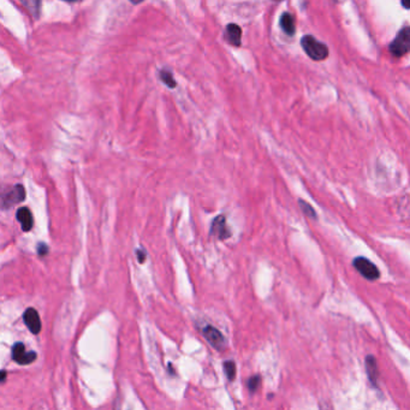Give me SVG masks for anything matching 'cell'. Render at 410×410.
Wrapping results in <instances>:
<instances>
[{"instance_id":"obj_1","label":"cell","mask_w":410,"mask_h":410,"mask_svg":"<svg viewBox=\"0 0 410 410\" xmlns=\"http://www.w3.org/2000/svg\"><path fill=\"white\" fill-rule=\"evenodd\" d=\"M24 199L25 190L23 185H0V208H11Z\"/></svg>"},{"instance_id":"obj_2","label":"cell","mask_w":410,"mask_h":410,"mask_svg":"<svg viewBox=\"0 0 410 410\" xmlns=\"http://www.w3.org/2000/svg\"><path fill=\"white\" fill-rule=\"evenodd\" d=\"M301 45H302L303 50L307 53V56L313 60L320 62L328 58V46L323 42L318 41L314 36L306 35L301 40Z\"/></svg>"},{"instance_id":"obj_3","label":"cell","mask_w":410,"mask_h":410,"mask_svg":"<svg viewBox=\"0 0 410 410\" xmlns=\"http://www.w3.org/2000/svg\"><path fill=\"white\" fill-rule=\"evenodd\" d=\"M352 266L356 268V271L363 278L368 280H377L379 279L380 272L377 266L363 256H357L352 260Z\"/></svg>"},{"instance_id":"obj_4","label":"cell","mask_w":410,"mask_h":410,"mask_svg":"<svg viewBox=\"0 0 410 410\" xmlns=\"http://www.w3.org/2000/svg\"><path fill=\"white\" fill-rule=\"evenodd\" d=\"M410 47V30L408 27L403 28L398 33L391 45H390V52L395 57H403L404 54L408 53Z\"/></svg>"},{"instance_id":"obj_5","label":"cell","mask_w":410,"mask_h":410,"mask_svg":"<svg viewBox=\"0 0 410 410\" xmlns=\"http://www.w3.org/2000/svg\"><path fill=\"white\" fill-rule=\"evenodd\" d=\"M203 337L207 339V342L213 346L217 350H224L226 348V338L224 337L222 332L219 329L214 328V326H206L202 331Z\"/></svg>"},{"instance_id":"obj_6","label":"cell","mask_w":410,"mask_h":410,"mask_svg":"<svg viewBox=\"0 0 410 410\" xmlns=\"http://www.w3.org/2000/svg\"><path fill=\"white\" fill-rule=\"evenodd\" d=\"M12 358L19 365H29L37 358L36 352L25 350L24 344L17 342L12 346Z\"/></svg>"},{"instance_id":"obj_7","label":"cell","mask_w":410,"mask_h":410,"mask_svg":"<svg viewBox=\"0 0 410 410\" xmlns=\"http://www.w3.org/2000/svg\"><path fill=\"white\" fill-rule=\"evenodd\" d=\"M211 235L216 236L219 240H226L231 236V231L226 225V219L224 216H218L212 223Z\"/></svg>"},{"instance_id":"obj_8","label":"cell","mask_w":410,"mask_h":410,"mask_svg":"<svg viewBox=\"0 0 410 410\" xmlns=\"http://www.w3.org/2000/svg\"><path fill=\"white\" fill-rule=\"evenodd\" d=\"M23 320H24L27 328L30 329L31 333H40V331H41V319H40L36 309L28 308L23 314Z\"/></svg>"},{"instance_id":"obj_9","label":"cell","mask_w":410,"mask_h":410,"mask_svg":"<svg viewBox=\"0 0 410 410\" xmlns=\"http://www.w3.org/2000/svg\"><path fill=\"white\" fill-rule=\"evenodd\" d=\"M225 36H226V41H228L230 45L236 46V47L241 46V37H242V30H241L240 25L234 24V23H230V24L226 27Z\"/></svg>"},{"instance_id":"obj_10","label":"cell","mask_w":410,"mask_h":410,"mask_svg":"<svg viewBox=\"0 0 410 410\" xmlns=\"http://www.w3.org/2000/svg\"><path fill=\"white\" fill-rule=\"evenodd\" d=\"M17 219L21 223L22 225V230L28 232L33 229L34 225V219H33V214L27 207H22L17 211Z\"/></svg>"},{"instance_id":"obj_11","label":"cell","mask_w":410,"mask_h":410,"mask_svg":"<svg viewBox=\"0 0 410 410\" xmlns=\"http://www.w3.org/2000/svg\"><path fill=\"white\" fill-rule=\"evenodd\" d=\"M366 369H367V375H368L369 380L374 386H377V381L378 377H379V373H378V366H377V360H375L374 356L369 355L366 358Z\"/></svg>"},{"instance_id":"obj_12","label":"cell","mask_w":410,"mask_h":410,"mask_svg":"<svg viewBox=\"0 0 410 410\" xmlns=\"http://www.w3.org/2000/svg\"><path fill=\"white\" fill-rule=\"evenodd\" d=\"M280 27L284 30V33L288 34L289 36H292L295 34V22L294 17L289 12L283 13L280 17Z\"/></svg>"},{"instance_id":"obj_13","label":"cell","mask_w":410,"mask_h":410,"mask_svg":"<svg viewBox=\"0 0 410 410\" xmlns=\"http://www.w3.org/2000/svg\"><path fill=\"white\" fill-rule=\"evenodd\" d=\"M23 6L29 11V13L34 18H37L40 16V6H41V0H21Z\"/></svg>"},{"instance_id":"obj_14","label":"cell","mask_w":410,"mask_h":410,"mask_svg":"<svg viewBox=\"0 0 410 410\" xmlns=\"http://www.w3.org/2000/svg\"><path fill=\"white\" fill-rule=\"evenodd\" d=\"M160 80L167 85L168 88H176L177 82L174 81L173 75H172L171 71L168 70H162L160 71Z\"/></svg>"},{"instance_id":"obj_15","label":"cell","mask_w":410,"mask_h":410,"mask_svg":"<svg viewBox=\"0 0 410 410\" xmlns=\"http://www.w3.org/2000/svg\"><path fill=\"white\" fill-rule=\"evenodd\" d=\"M224 371H225V374L229 380H234L235 377H236V365H235L234 361H226L224 363Z\"/></svg>"},{"instance_id":"obj_16","label":"cell","mask_w":410,"mask_h":410,"mask_svg":"<svg viewBox=\"0 0 410 410\" xmlns=\"http://www.w3.org/2000/svg\"><path fill=\"white\" fill-rule=\"evenodd\" d=\"M260 384H261L260 375H254V377L249 378V380H248V389H249V391H250L251 394H253V392H255V391H257V389H259Z\"/></svg>"},{"instance_id":"obj_17","label":"cell","mask_w":410,"mask_h":410,"mask_svg":"<svg viewBox=\"0 0 410 410\" xmlns=\"http://www.w3.org/2000/svg\"><path fill=\"white\" fill-rule=\"evenodd\" d=\"M298 203H300L301 208H302V211L305 212L306 216H308V217H311V218H315V217H317V213H315V211H314L313 208H312L311 205H308V203H307V202L302 201V200H300V201H298Z\"/></svg>"},{"instance_id":"obj_18","label":"cell","mask_w":410,"mask_h":410,"mask_svg":"<svg viewBox=\"0 0 410 410\" xmlns=\"http://www.w3.org/2000/svg\"><path fill=\"white\" fill-rule=\"evenodd\" d=\"M37 246H39V248H37V253H39L40 256H45V255L48 253V246L46 243H40Z\"/></svg>"},{"instance_id":"obj_19","label":"cell","mask_w":410,"mask_h":410,"mask_svg":"<svg viewBox=\"0 0 410 410\" xmlns=\"http://www.w3.org/2000/svg\"><path fill=\"white\" fill-rule=\"evenodd\" d=\"M136 254H137V257H139V261L140 262H145V260H146V251L145 250H142V249H139V250L136 251Z\"/></svg>"},{"instance_id":"obj_20","label":"cell","mask_w":410,"mask_h":410,"mask_svg":"<svg viewBox=\"0 0 410 410\" xmlns=\"http://www.w3.org/2000/svg\"><path fill=\"white\" fill-rule=\"evenodd\" d=\"M5 379H6V372L0 371V383H4Z\"/></svg>"},{"instance_id":"obj_21","label":"cell","mask_w":410,"mask_h":410,"mask_svg":"<svg viewBox=\"0 0 410 410\" xmlns=\"http://www.w3.org/2000/svg\"><path fill=\"white\" fill-rule=\"evenodd\" d=\"M402 4L404 8H409V5H408V0H402Z\"/></svg>"},{"instance_id":"obj_22","label":"cell","mask_w":410,"mask_h":410,"mask_svg":"<svg viewBox=\"0 0 410 410\" xmlns=\"http://www.w3.org/2000/svg\"><path fill=\"white\" fill-rule=\"evenodd\" d=\"M131 2H133V4H140V2H142L143 0H130Z\"/></svg>"},{"instance_id":"obj_23","label":"cell","mask_w":410,"mask_h":410,"mask_svg":"<svg viewBox=\"0 0 410 410\" xmlns=\"http://www.w3.org/2000/svg\"><path fill=\"white\" fill-rule=\"evenodd\" d=\"M65 1H70V2H74V1H80V0H65Z\"/></svg>"},{"instance_id":"obj_24","label":"cell","mask_w":410,"mask_h":410,"mask_svg":"<svg viewBox=\"0 0 410 410\" xmlns=\"http://www.w3.org/2000/svg\"><path fill=\"white\" fill-rule=\"evenodd\" d=\"M274 1H279V0H274Z\"/></svg>"}]
</instances>
